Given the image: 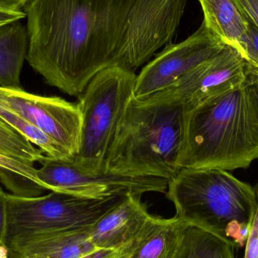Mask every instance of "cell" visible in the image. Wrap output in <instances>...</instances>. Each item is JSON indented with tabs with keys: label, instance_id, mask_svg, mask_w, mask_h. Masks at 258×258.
Returning a JSON list of instances; mask_svg holds the SVG:
<instances>
[{
	"label": "cell",
	"instance_id": "cell-12",
	"mask_svg": "<svg viewBox=\"0 0 258 258\" xmlns=\"http://www.w3.org/2000/svg\"><path fill=\"white\" fill-rule=\"evenodd\" d=\"M189 224L177 217L152 215L138 236L117 251L119 258H176Z\"/></svg>",
	"mask_w": 258,
	"mask_h": 258
},
{
	"label": "cell",
	"instance_id": "cell-7",
	"mask_svg": "<svg viewBox=\"0 0 258 258\" xmlns=\"http://www.w3.org/2000/svg\"><path fill=\"white\" fill-rule=\"evenodd\" d=\"M36 169L39 184L47 190L103 200L113 197L142 196L146 192L165 194L168 180L151 176L127 175L107 172L87 174L79 170L69 159L45 156Z\"/></svg>",
	"mask_w": 258,
	"mask_h": 258
},
{
	"label": "cell",
	"instance_id": "cell-24",
	"mask_svg": "<svg viewBox=\"0 0 258 258\" xmlns=\"http://www.w3.org/2000/svg\"><path fill=\"white\" fill-rule=\"evenodd\" d=\"M7 197L8 194L0 186V245L3 244L6 221H7Z\"/></svg>",
	"mask_w": 258,
	"mask_h": 258
},
{
	"label": "cell",
	"instance_id": "cell-29",
	"mask_svg": "<svg viewBox=\"0 0 258 258\" xmlns=\"http://www.w3.org/2000/svg\"><path fill=\"white\" fill-rule=\"evenodd\" d=\"M254 189H255V190L258 191V183L254 186Z\"/></svg>",
	"mask_w": 258,
	"mask_h": 258
},
{
	"label": "cell",
	"instance_id": "cell-8",
	"mask_svg": "<svg viewBox=\"0 0 258 258\" xmlns=\"http://www.w3.org/2000/svg\"><path fill=\"white\" fill-rule=\"evenodd\" d=\"M227 44L204 22L183 42L168 43L137 75L133 98L138 101L162 92L182 77L218 54Z\"/></svg>",
	"mask_w": 258,
	"mask_h": 258
},
{
	"label": "cell",
	"instance_id": "cell-15",
	"mask_svg": "<svg viewBox=\"0 0 258 258\" xmlns=\"http://www.w3.org/2000/svg\"><path fill=\"white\" fill-rule=\"evenodd\" d=\"M29 37L27 26L19 21L0 29V86L22 89L20 75L27 60Z\"/></svg>",
	"mask_w": 258,
	"mask_h": 258
},
{
	"label": "cell",
	"instance_id": "cell-11",
	"mask_svg": "<svg viewBox=\"0 0 258 258\" xmlns=\"http://www.w3.org/2000/svg\"><path fill=\"white\" fill-rule=\"evenodd\" d=\"M141 196L128 195L91 227V242L97 248L119 251L138 236L152 215Z\"/></svg>",
	"mask_w": 258,
	"mask_h": 258
},
{
	"label": "cell",
	"instance_id": "cell-19",
	"mask_svg": "<svg viewBox=\"0 0 258 258\" xmlns=\"http://www.w3.org/2000/svg\"><path fill=\"white\" fill-rule=\"evenodd\" d=\"M0 180L14 195L18 197H37L47 190L31 179L3 168H0Z\"/></svg>",
	"mask_w": 258,
	"mask_h": 258
},
{
	"label": "cell",
	"instance_id": "cell-16",
	"mask_svg": "<svg viewBox=\"0 0 258 258\" xmlns=\"http://www.w3.org/2000/svg\"><path fill=\"white\" fill-rule=\"evenodd\" d=\"M236 245L212 232L188 225L176 258H236Z\"/></svg>",
	"mask_w": 258,
	"mask_h": 258
},
{
	"label": "cell",
	"instance_id": "cell-23",
	"mask_svg": "<svg viewBox=\"0 0 258 258\" xmlns=\"http://www.w3.org/2000/svg\"><path fill=\"white\" fill-rule=\"evenodd\" d=\"M247 19L258 27V0H235Z\"/></svg>",
	"mask_w": 258,
	"mask_h": 258
},
{
	"label": "cell",
	"instance_id": "cell-9",
	"mask_svg": "<svg viewBox=\"0 0 258 258\" xmlns=\"http://www.w3.org/2000/svg\"><path fill=\"white\" fill-rule=\"evenodd\" d=\"M0 98L15 113L52 138L74 159L80 148L82 113L77 103L0 86Z\"/></svg>",
	"mask_w": 258,
	"mask_h": 258
},
{
	"label": "cell",
	"instance_id": "cell-25",
	"mask_svg": "<svg viewBox=\"0 0 258 258\" xmlns=\"http://www.w3.org/2000/svg\"><path fill=\"white\" fill-rule=\"evenodd\" d=\"M26 18L24 12H14L0 6V29L11 23L19 21Z\"/></svg>",
	"mask_w": 258,
	"mask_h": 258
},
{
	"label": "cell",
	"instance_id": "cell-27",
	"mask_svg": "<svg viewBox=\"0 0 258 258\" xmlns=\"http://www.w3.org/2000/svg\"><path fill=\"white\" fill-rule=\"evenodd\" d=\"M80 258H119V256L117 251L114 250L96 248Z\"/></svg>",
	"mask_w": 258,
	"mask_h": 258
},
{
	"label": "cell",
	"instance_id": "cell-26",
	"mask_svg": "<svg viewBox=\"0 0 258 258\" xmlns=\"http://www.w3.org/2000/svg\"><path fill=\"white\" fill-rule=\"evenodd\" d=\"M32 0H0V6L14 12H23Z\"/></svg>",
	"mask_w": 258,
	"mask_h": 258
},
{
	"label": "cell",
	"instance_id": "cell-22",
	"mask_svg": "<svg viewBox=\"0 0 258 258\" xmlns=\"http://www.w3.org/2000/svg\"><path fill=\"white\" fill-rule=\"evenodd\" d=\"M254 192L256 207L251 222V231L245 244V258H258V191L254 189Z\"/></svg>",
	"mask_w": 258,
	"mask_h": 258
},
{
	"label": "cell",
	"instance_id": "cell-10",
	"mask_svg": "<svg viewBox=\"0 0 258 258\" xmlns=\"http://www.w3.org/2000/svg\"><path fill=\"white\" fill-rule=\"evenodd\" d=\"M248 63L235 48L227 45L215 57L159 92L180 99L188 113L209 98L239 86L245 79Z\"/></svg>",
	"mask_w": 258,
	"mask_h": 258
},
{
	"label": "cell",
	"instance_id": "cell-17",
	"mask_svg": "<svg viewBox=\"0 0 258 258\" xmlns=\"http://www.w3.org/2000/svg\"><path fill=\"white\" fill-rule=\"evenodd\" d=\"M0 119L15 129L30 142L36 144L43 153L50 157L69 159L72 160L68 152L56 143L52 138L32 125L12 110L0 98Z\"/></svg>",
	"mask_w": 258,
	"mask_h": 258
},
{
	"label": "cell",
	"instance_id": "cell-14",
	"mask_svg": "<svg viewBox=\"0 0 258 258\" xmlns=\"http://www.w3.org/2000/svg\"><path fill=\"white\" fill-rule=\"evenodd\" d=\"M91 227L56 232L26 247L17 258H80L96 249L90 240Z\"/></svg>",
	"mask_w": 258,
	"mask_h": 258
},
{
	"label": "cell",
	"instance_id": "cell-20",
	"mask_svg": "<svg viewBox=\"0 0 258 258\" xmlns=\"http://www.w3.org/2000/svg\"><path fill=\"white\" fill-rule=\"evenodd\" d=\"M0 168L18 173L39 183L36 177V169H35L33 166L23 163L20 161L15 160L2 153H0Z\"/></svg>",
	"mask_w": 258,
	"mask_h": 258
},
{
	"label": "cell",
	"instance_id": "cell-2",
	"mask_svg": "<svg viewBox=\"0 0 258 258\" xmlns=\"http://www.w3.org/2000/svg\"><path fill=\"white\" fill-rule=\"evenodd\" d=\"M249 63V62H248ZM258 159V68L243 81L186 113L180 168H246Z\"/></svg>",
	"mask_w": 258,
	"mask_h": 258
},
{
	"label": "cell",
	"instance_id": "cell-3",
	"mask_svg": "<svg viewBox=\"0 0 258 258\" xmlns=\"http://www.w3.org/2000/svg\"><path fill=\"white\" fill-rule=\"evenodd\" d=\"M186 107L162 92L132 98L106 158V171L170 180L179 172Z\"/></svg>",
	"mask_w": 258,
	"mask_h": 258
},
{
	"label": "cell",
	"instance_id": "cell-28",
	"mask_svg": "<svg viewBox=\"0 0 258 258\" xmlns=\"http://www.w3.org/2000/svg\"><path fill=\"white\" fill-rule=\"evenodd\" d=\"M0 258H12L9 254V251L3 244L0 245Z\"/></svg>",
	"mask_w": 258,
	"mask_h": 258
},
{
	"label": "cell",
	"instance_id": "cell-21",
	"mask_svg": "<svg viewBox=\"0 0 258 258\" xmlns=\"http://www.w3.org/2000/svg\"><path fill=\"white\" fill-rule=\"evenodd\" d=\"M247 21L248 30L245 41V60L258 68V27L250 20L247 19Z\"/></svg>",
	"mask_w": 258,
	"mask_h": 258
},
{
	"label": "cell",
	"instance_id": "cell-5",
	"mask_svg": "<svg viewBox=\"0 0 258 258\" xmlns=\"http://www.w3.org/2000/svg\"><path fill=\"white\" fill-rule=\"evenodd\" d=\"M125 197L103 200L51 191L43 197H7V221L3 245L11 257L56 232L92 227Z\"/></svg>",
	"mask_w": 258,
	"mask_h": 258
},
{
	"label": "cell",
	"instance_id": "cell-18",
	"mask_svg": "<svg viewBox=\"0 0 258 258\" xmlns=\"http://www.w3.org/2000/svg\"><path fill=\"white\" fill-rule=\"evenodd\" d=\"M0 153L31 166L45 157L42 150L35 148L28 139L1 119Z\"/></svg>",
	"mask_w": 258,
	"mask_h": 258
},
{
	"label": "cell",
	"instance_id": "cell-6",
	"mask_svg": "<svg viewBox=\"0 0 258 258\" xmlns=\"http://www.w3.org/2000/svg\"><path fill=\"white\" fill-rule=\"evenodd\" d=\"M137 75L111 66L100 71L78 98L82 113L78 153L73 163L83 172L106 171V158L129 101L133 98Z\"/></svg>",
	"mask_w": 258,
	"mask_h": 258
},
{
	"label": "cell",
	"instance_id": "cell-1",
	"mask_svg": "<svg viewBox=\"0 0 258 258\" xmlns=\"http://www.w3.org/2000/svg\"><path fill=\"white\" fill-rule=\"evenodd\" d=\"M186 0H32L27 60L46 83L83 94L105 68L135 72L170 43Z\"/></svg>",
	"mask_w": 258,
	"mask_h": 258
},
{
	"label": "cell",
	"instance_id": "cell-13",
	"mask_svg": "<svg viewBox=\"0 0 258 258\" xmlns=\"http://www.w3.org/2000/svg\"><path fill=\"white\" fill-rule=\"evenodd\" d=\"M206 27L245 59L248 21L235 0H199Z\"/></svg>",
	"mask_w": 258,
	"mask_h": 258
},
{
	"label": "cell",
	"instance_id": "cell-4",
	"mask_svg": "<svg viewBox=\"0 0 258 258\" xmlns=\"http://www.w3.org/2000/svg\"><path fill=\"white\" fill-rule=\"evenodd\" d=\"M165 195L176 217L226 239L232 223L251 225L256 207L254 187L216 168H182L168 180Z\"/></svg>",
	"mask_w": 258,
	"mask_h": 258
}]
</instances>
